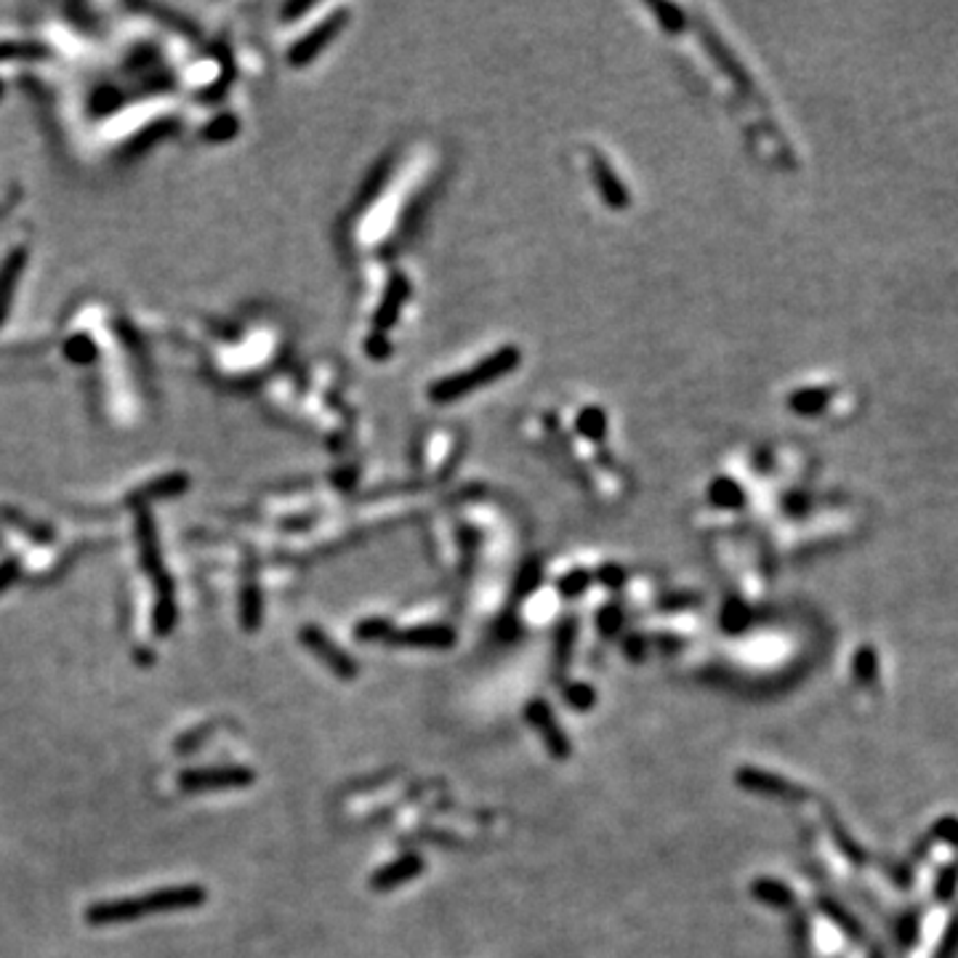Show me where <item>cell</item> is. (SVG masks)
Segmentation results:
<instances>
[{"instance_id": "obj_7", "label": "cell", "mask_w": 958, "mask_h": 958, "mask_svg": "<svg viewBox=\"0 0 958 958\" xmlns=\"http://www.w3.org/2000/svg\"><path fill=\"white\" fill-rule=\"evenodd\" d=\"M735 781H737V785H741L743 791H754V794L788 796V799H791V796H799L796 785L785 783L783 777L770 775V772L754 770V767H741V770H737V775H735Z\"/></svg>"}, {"instance_id": "obj_10", "label": "cell", "mask_w": 958, "mask_h": 958, "mask_svg": "<svg viewBox=\"0 0 958 958\" xmlns=\"http://www.w3.org/2000/svg\"><path fill=\"white\" fill-rule=\"evenodd\" d=\"M354 634L357 639L368 642V645L371 642H389L391 634H395V626L389 621H384V618H368V621L357 623Z\"/></svg>"}, {"instance_id": "obj_12", "label": "cell", "mask_w": 958, "mask_h": 958, "mask_svg": "<svg viewBox=\"0 0 958 958\" xmlns=\"http://www.w3.org/2000/svg\"><path fill=\"white\" fill-rule=\"evenodd\" d=\"M586 586H588V575L581 573V570L578 573H570L568 578L559 583V588H562L564 597H578L581 592H586Z\"/></svg>"}, {"instance_id": "obj_8", "label": "cell", "mask_w": 958, "mask_h": 958, "mask_svg": "<svg viewBox=\"0 0 958 958\" xmlns=\"http://www.w3.org/2000/svg\"><path fill=\"white\" fill-rule=\"evenodd\" d=\"M391 645H402V647H430V650H445L456 642L453 629H445V626H421V629H410V631H395L391 634Z\"/></svg>"}, {"instance_id": "obj_5", "label": "cell", "mask_w": 958, "mask_h": 958, "mask_svg": "<svg viewBox=\"0 0 958 958\" xmlns=\"http://www.w3.org/2000/svg\"><path fill=\"white\" fill-rule=\"evenodd\" d=\"M301 642H303V647H307L309 652H314V656L323 660V663L328 665L333 674L341 676V680H352V676H357V671H360V669H357V663L352 660V656H349V652H344L341 647H338L336 642H333L331 636L325 634V631L312 629V626L303 629Z\"/></svg>"}, {"instance_id": "obj_1", "label": "cell", "mask_w": 958, "mask_h": 958, "mask_svg": "<svg viewBox=\"0 0 958 958\" xmlns=\"http://www.w3.org/2000/svg\"><path fill=\"white\" fill-rule=\"evenodd\" d=\"M206 903V889L198 884H182V886H165V889H154L150 895L136 897V900H101L94 903L86 910V921L91 926H112V924H126V921L145 919L150 913H171V910H189L200 908Z\"/></svg>"}, {"instance_id": "obj_9", "label": "cell", "mask_w": 958, "mask_h": 958, "mask_svg": "<svg viewBox=\"0 0 958 958\" xmlns=\"http://www.w3.org/2000/svg\"><path fill=\"white\" fill-rule=\"evenodd\" d=\"M751 892L759 903H767L772 908H783L791 903V889L775 882V879H759V882H754Z\"/></svg>"}, {"instance_id": "obj_2", "label": "cell", "mask_w": 958, "mask_h": 958, "mask_svg": "<svg viewBox=\"0 0 958 958\" xmlns=\"http://www.w3.org/2000/svg\"><path fill=\"white\" fill-rule=\"evenodd\" d=\"M514 365H517V352L514 349H503V352L490 357V360H485L482 365L472 368V371L456 373V376L434 384L432 397L434 400H456V397H463L466 391H474V389H480V386H485L487 381L501 378L503 373H509Z\"/></svg>"}, {"instance_id": "obj_3", "label": "cell", "mask_w": 958, "mask_h": 958, "mask_svg": "<svg viewBox=\"0 0 958 958\" xmlns=\"http://www.w3.org/2000/svg\"><path fill=\"white\" fill-rule=\"evenodd\" d=\"M256 781L248 767H206V770H187L178 775V788L184 794H208V791L246 788Z\"/></svg>"}, {"instance_id": "obj_13", "label": "cell", "mask_w": 958, "mask_h": 958, "mask_svg": "<svg viewBox=\"0 0 958 958\" xmlns=\"http://www.w3.org/2000/svg\"><path fill=\"white\" fill-rule=\"evenodd\" d=\"M14 575H16L14 564H3V568H0V592H3L11 581H14Z\"/></svg>"}, {"instance_id": "obj_11", "label": "cell", "mask_w": 958, "mask_h": 958, "mask_svg": "<svg viewBox=\"0 0 958 958\" xmlns=\"http://www.w3.org/2000/svg\"><path fill=\"white\" fill-rule=\"evenodd\" d=\"M562 695H564V704L573 708V711H588V708H594V704H597V693H594V687H588V684L583 682L568 684V687L562 689Z\"/></svg>"}, {"instance_id": "obj_6", "label": "cell", "mask_w": 958, "mask_h": 958, "mask_svg": "<svg viewBox=\"0 0 958 958\" xmlns=\"http://www.w3.org/2000/svg\"><path fill=\"white\" fill-rule=\"evenodd\" d=\"M421 871H424V860H421L419 855H402V858H397L395 862H389V866L378 868V871L373 873L371 886L376 892L397 889V886H402V884L413 882V879H419Z\"/></svg>"}, {"instance_id": "obj_4", "label": "cell", "mask_w": 958, "mask_h": 958, "mask_svg": "<svg viewBox=\"0 0 958 958\" xmlns=\"http://www.w3.org/2000/svg\"><path fill=\"white\" fill-rule=\"evenodd\" d=\"M525 717H527L530 727L540 735V741H544L546 751H549L551 757H557V759L570 757V751H573V748H570V737L564 735L562 727H559L557 717L551 713V708L546 706L544 698L530 700L527 708H525Z\"/></svg>"}]
</instances>
